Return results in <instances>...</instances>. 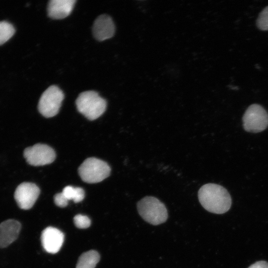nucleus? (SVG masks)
Returning a JSON list of instances; mask_svg holds the SVG:
<instances>
[{"label": "nucleus", "mask_w": 268, "mask_h": 268, "mask_svg": "<svg viewBox=\"0 0 268 268\" xmlns=\"http://www.w3.org/2000/svg\"><path fill=\"white\" fill-rule=\"evenodd\" d=\"M198 198L203 208L213 213H225L231 206V198L227 190L214 183L201 186L198 191Z\"/></svg>", "instance_id": "nucleus-1"}, {"label": "nucleus", "mask_w": 268, "mask_h": 268, "mask_svg": "<svg viewBox=\"0 0 268 268\" xmlns=\"http://www.w3.org/2000/svg\"><path fill=\"white\" fill-rule=\"evenodd\" d=\"M140 216L147 222L157 225L165 222L168 212L165 204L155 197L146 196L137 203Z\"/></svg>", "instance_id": "nucleus-2"}, {"label": "nucleus", "mask_w": 268, "mask_h": 268, "mask_svg": "<svg viewBox=\"0 0 268 268\" xmlns=\"http://www.w3.org/2000/svg\"><path fill=\"white\" fill-rule=\"evenodd\" d=\"M75 104L77 109L90 120L99 118L105 112L106 101L92 90L84 91L78 95Z\"/></svg>", "instance_id": "nucleus-3"}, {"label": "nucleus", "mask_w": 268, "mask_h": 268, "mask_svg": "<svg viewBox=\"0 0 268 268\" xmlns=\"http://www.w3.org/2000/svg\"><path fill=\"white\" fill-rule=\"evenodd\" d=\"M111 169L108 164L95 157L86 159L78 168L81 179L88 183L100 182L107 178Z\"/></svg>", "instance_id": "nucleus-4"}, {"label": "nucleus", "mask_w": 268, "mask_h": 268, "mask_svg": "<svg viewBox=\"0 0 268 268\" xmlns=\"http://www.w3.org/2000/svg\"><path fill=\"white\" fill-rule=\"evenodd\" d=\"M64 98V94L57 86H49L42 94L38 109L45 117L51 118L56 115Z\"/></svg>", "instance_id": "nucleus-5"}, {"label": "nucleus", "mask_w": 268, "mask_h": 268, "mask_svg": "<svg viewBox=\"0 0 268 268\" xmlns=\"http://www.w3.org/2000/svg\"><path fill=\"white\" fill-rule=\"evenodd\" d=\"M242 120L243 128L246 131L259 133L268 126V114L262 106L254 104L247 109Z\"/></svg>", "instance_id": "nucleus-6"}, {"label": "nucleus", "mask_w": 268, "mask_h": 268, "mask_svg": "<svg viewBox=\"0 0 268 268\" xmlns=\"http://www.w3.org/2000/svg\"><path fill=\"white\" fill-rule=\"evenodd\" d=\"M23 155L31 165L42 166L52 163L55 159L56 153L50 146L38 143L25 148Z\"/></svg>", "instance_id": "nucleus-7"}, {"label": "nucleus", "mask_w": 268, "mask_h": 268, "mask_svg": "<svg viewBox=\"0 0 268 268\" xmlns=\"http://www.w3.org/2000/svg\"><path fill=\"white\" fill-rule=\"evenodd\" d=\"M40 192L39 187L35 184L23 182L16 189L14 199L20 208L29 209L34 204Z\"/></svg>", "instance_id": "nucleus-8"}, {"label": "nucleus", "mask_w": 268, "mask_h": 268, "mask_svg": "<svg viewBox=\"0 0 268 268\" xmlns=\"http://www.w3.org/2000/svg\"><path fill=\"white\" fill-rule=\"evenodd\" d=\"M64 241V235L57 228L48 227L42 232L41 242L43 247L49 253L55 254L61 248Z\"/></svg>", "instance_id": "nucleus-9"}, {"label": "nucleus", "mask_w": 268, "mask_h": 268, "mask_svg": "<svg viewBox=\"0 0 268 268\" xmlns=\"http://www.w3.org/2000/svg\"><path fill=\"white\" fill-rule=\"evenodd\" d=\"M115 27L111 17L107 14L99 15L94 21L92 31L95 38L102 41L112 37Z\"/></svg>", "instance_id": "nucleus-10"}, {"label": "nucleus", "mask_w": 268, "mask_h": 268, "mask_svg": "<svg viewBox=\"0 0 268 268\" xmlns=\"http://www.w3.org/2000/svg\"><path fill=\"white\" fill-rule=\"evenodd\" d=\"M21 225L14 219H8L0 224V248L7 247L15 241L19 235Z\"/></svg>", "instance_id": "nucleus-11"}, {"label": "nucleus", "mask_w": 268, "mask_h": 268, "mask_svg": "<svg viewBox=\"0 0 268 268\" xmlns=\"http://www.w3.org/2000/svg\"><path fill=\"white\" fill-rule=\"evenodd\" d=\"M75 0H51L49 1L47 12L52 19L64 18L69 15L73 9Z\"/></svg>", "instance_id": "nucleus-12"}, {"label": "nucleus", "mask_w": 268, "mask_h": 268, "mask_svg": "<svg viewBox=\"0 0 268 268\" xmlns=\"http://www.w3.org/2000/svg\"><path fill=\"white\" fill-rule=\"evenodd\" d=\"M99 260L100 255L97 251H87L79 257L76 268H94Z\"/></svg>", "instance_id": "nucleus-13"}, {"label": "nucleus", "mask_w": 268, "mask_h": 268, "mask_svg": "<svg viewBox=\"0 0 268 268\" xmlns=\"http://www.w3.org/2000/svg\"><path fill=\"white\" fill-rule=\"evenodd\" d=\"M62 193L67 200H72L75 203L81 201L85 196L84 191L82 188L71 186L65 187Z\"/></svg>", "instance_id": "nucleus-14"}, {"label": "nucleus", "mask_w": 268, "mask_h": 268, "mask_svg": "<svg viewBox=\"0 0 268 268\" xmlns=\"http://www.w3.org/2000/svg\"><path fill=\"white\" fill-rule=\"evenodd\" d=\"M15 32L13 26L5 21H0V45L9 40Z\"/></svg>", "instance_id": "nucleus-15"}, {"label": "nucleus", "mask_w": 268, "mask_h": 268, "mask_svg": "<svg viewBox=\"0 0 268 268\" xmlns=\"http://www.w3.org/2000/svg\"><path fill=\"white\" fill-rule=\"evenodd\" d=\"M257 26L261 30H268V6L260 13L257 20Z\"/></svg>", "instance_id": "nucleus-16"}, {"label": "nucleus", "mask_w": 268, "mask_h": 268, "mask_svg": "<svg viewBox=\"0 0 268 268\" xmlns=\"http://www.w3.org/2000/svg\"><path fill=\"white\" fill-rule=\"evenodd\" d=\"M74 223L78 228L85 229L89 227L90 225V219L85 215L77 214L73 218Z\"/></svg>", "instance_id": "nucleus-17"}, {"label": "nucleus", "mask_w": 268, "mask_h": 268, "mask_svg": "<svg viewBox=\"0 0 268 268\" xmlns=\"http://www.w3.org/2000/svg\"><path fill=\"white\" fill-rule=\"evenodd\" d=\"M54 201L56 204L58 206L64 207L68 204V201L66 199L61 192L57 194L54 196Z\"/></svg>", "instance_id": "nucleus-18"}, {"label": "nucleus", "mask_w": 268, "mask_h": 268, "mask_svg": "<svg viewBox=\"0 0 268 268\" xmlns=\"http://www.w3.org/2000/svg\"><path fill=\"white\" fill-rule=\"evenodd\" d=\"M248 268H268V262L264 261H258Z\"/></svg>", "instance_id": "nucleus-19"}]
</instances>
